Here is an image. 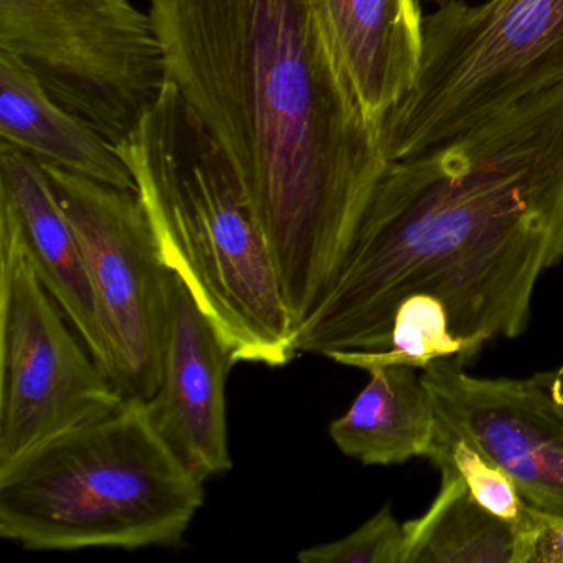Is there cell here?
I'll return each mask as SVG.
<instances>
[{
	"mask_svg": "<svg viewBox=\"0 0 563 563\" xmlns=\"http://www.w3.org/2000/svg\"><path fill=\"white\" fill-rule=\"evenodd\" d=\"M563 260V84L391 161L296 351H385L408 296L438 299L466 361L519 338Z\"/></svg>",
	"mask_w": 563,
	"mask_h": 563,
	"instance_id": "6da1fadb",
	"label": "cell"
},
{
	"mask_svg": "<svg viewBox=\"0 0 563 563\" xmlns=\"http://www.w3.org/2000/svg\"><path fill=\"white\" fill-rule=\"evenodd\" d=\"M167 80L239 173L296 331L388 166L306 0H151Z\"/></svg>",
	"mask_w": 563,
	"mask_h": 563,
	"instance_id": "7a4b0ae2",
	"label": "cell"
},
{
	"mask_svg": "<svg viewBox=\"0 0 563 563\" xmlns=\"http://www.w3.org/2000/svg\"><path fill=\"white\" fill-rule=\"evenodd\" d=\"M161 255L212 322L233 362L283 367L296 324L252 199L225 151L176 87L118 146Z\"/></svg>",
	"mask_w": 563,
	"mask_h": 563,
	"instance_id": "3957f363",
	"label": "cell"
},
{
	"mask_svg": "<svg viewBox=\"0 0 563 563\" xmlns=\"http://www.w3.org/2000/svg\"><path fill=\"white\" fill-rule=\"evenodd\" d=\"M203 481L126 397L0 474V537L29 550L174 547L203 504Z\"/></svg>",
	"mask_w": 563,
	"mask_h": 563,
	"instance_id": "277c9868",
	"label": "cell"
},
{
	"mask_svg": "<svg viewBox=\"0 0 563 563\" xmlns=\"http://www.w3.org/2000/svg\"><path fill=\"white\" fill-rule=\"evenodd\" d=\"M563 84V0L446 2L423 21L413 90L382 124L388 163Z\"/></svg>",
	"mask_w": 563,
	"mask_h": 563,
	"instance_id": "5b68a950",
	"label": "cell"
},
{
	"mask_svg": "<svg viewBox=\"0 0 563 563\" xmlns=\"http://www.w3.org/2000/svg\"><path fill=\"white\" fill-rule=\"evenodd\" d=\"M0 51L117 147L167 84L153 18L131 0H0Z\"/></svg>",
	"mask_w": 563,
	"mask_h": 563,
	"instance_id": "8992f818",
	"label": "cell"
},
{
	"mask_svg": "<svg viewBox=\"0 0 563 563\" xmlns=\"http://www.w3.org/2000/svg\"><path fill=\"white\" fill-rule=\"evenodd\" d=\"M64 318L0 199V474L126 398Z\"/></svg>",
	"mask_w": 563,
	"mask_h": 563,
	"instance_id": "52a82bcc",
	"label": "cell"
},
{
	"mask_svg": "<svg viewBox=\"0 0 563 563\" xmlns=\"http://www.w3.org/2000/svg\"><path fill=\"white\" fill-rule=\"evenodd\" d=\"M67 212L90 273L124 397L151 400L163 380L170 269L136 190L42 166Z\"/></svg>",
	"mask_w": 563,
	"mask_h": 563,
	"instance_id": "ba28073f",
	"label": "cell"
},
{
	"mask_svg": "<svg viewBox=\"0 0 563 563\" xmlns=\"http://www.w3.org/2000/svg\"><path fill=\"white\" fill-rule=\"evenodd\" d=\"M446 358L421 374L441 420L470 437L540 512L563 516V415L536 375L487 378Z\"/></svg>",
	"mask_w": 563,
	"mask_h": 563,
	"instance_id": "9c48e42d",
	"label": "cell"
},
{
	"mask_svg": "<svg viewBox=\"0 0 563 563\" xmlns=\"http://www.w3.org/2000/svg\"><path fill=\"white\" fill-rule=\"evenodd\" d=\"M232 365V352L170 273L163 380L146 401L161 437L203 483L232 470L225 394Z\"/></svg>",
	"mask_w": 563,
	"mask_h": 563,
	"instance_id": "30bf717a",
	"label": "cell"
},
{
	"mask_svg": "<svg viewBox=\"0 0 563 563\" xmlns=\"http://www.w3.org/2000/svg\"><path fill=\"white\" fill-rule=\"evenodd\" d=\"M0 199L14 212L32 265L45 289L97 364L114 382L117 362L77 232L44 167L34 157L2 143Z\"/></svg>",
	"mask_w": 563,
	"mask_h": 563,
	"instance_id": "8fae6325",
	"label": "cell"
},
{
	"mask_svg": "<svg viewBox=\"0 0 563 563\" xmlns=\"http://www.w3.org/2000/svg\"><path fill=\"white\" fill-rule=\"evenodd\" d=\"M365 117L380 126L413 90L423 55L420 0H306Z\"/></svg>",
	"mask_w": 563,
	"mask_h": 563,
	"instance_id": "7c38bea8",
	"label": "cell"
},
{
	"mask_svg": "<svg viewBox=\"0 0 563 563\" xmlns=\"http://www.w3.org/2000/svg\"><path fill=\"white\" fill-rule=\"evenodd\" d=\"M0 143L87 179L136 190L120 150L88 121L62 107L34 71L0 51Z\"/></svg>",
	"mask_w": 563,
	"mask_h": 563,
	"instance_id": "4fadbf2b",
	"label": "cell"
},
{
	"mask_svg": "<svg viewBox=\"0 0 563 563\" xmlns=\"http://www.w3.org/2000/svg\"><path fill=\"white\" fill-rule=\"evenodd\" d=\"M367 374L371 380L351 408L329 427L335 446L365 466L428 457L438 417L421 375L407 365H384Z\"/></svg>",
	"mask_w": 563,
	"mask_h": 563,
	"instance_id": "5bb4252c",
	"label": "cell"
},
{
	"mask_svg": "<svg viewBox=\"0 0 563 563\" xmlns=\"http://www.w3.org/2000/svg\"><path fill=\"white\" fill-rule=\"evenodd\" d=\"M423 516L404 523V563H517L519 526L484 509L450 467Z\"/></svg>",
	"mask_w": 563,
	"mask_h": 563,
	"instance_id": "9a60e30c",
	"label": "cell"
},
{
	"mask_svg": "<svg viewBox=\"0 0 563 563\" xmlns=\"http://www.w3.org/2000/svg\"><path fill=\"white\" fill-rule=\"evenodd\" d=\"M329 358L365 372L384 365H407L415 371H424L433 362L446 358L467 364L446 308L428 295L408 296L397 306L390 342L385 351L341 352Z\"/></svg>",
	"mask_w": 563,
	"mask_h": 563,
	"instance_id": "2e32d148",
	"label": "cell"
},
{
	"mask_svg": "<svg viewBox=\"0 0 563 563\" xmlns=\"http://www.w3.org/2000/svg\"><path fill=\"white\" fill-rule=\"evenodd\" d=\"M428 460L433 461L438 470H453L464 481L471 496L494 516L516 526L522 522L529 504L520 496L512 477L470 437L440 417Z\"/></svg>",
	"mask_w": 563,
	"mask_h": 563,
	"instance_id": "e0dca14e",
	"label": "cell"
},
{
	"mask_svg": "<svg viewBox=\"0 0 563 563\" xmlns=\"http://www.w3.org/2000/svg\"><path fill=\"white\" fill-rule=\"evenodd\" d=\"M404 523L385 506L354 532L301 550L298 559L302 563H404Z\"/></svg>",
	"mask_w": 563,
	"mask_h": 563,
	"instance_id": "ac0fdd59",
	"label": "cell"
},
{
	"mask_svg": "<svg viewBox=\"0 0 563 563\" xmlns=\"http://www.w3.org/2000/svg\"><path fill=\"white\" fill-rule=\"evenodd\" d=\"M517 563H563V516L529 506L519 523Z\"/></svg>",
	"mask_w": 563,
	"mask_h": 563,
	"instance_id": "d6986e66",
	"label": "cell"
},
{
	"mask_svg": "<svg viewBox=\"0 0 563 563\" xmlns=\"http://www.w3.org/2000/svg\"><path fill=\"white\" fill-rule=\"evenodd\" d=\"M537 382L545 391L553 407L563 415V364L553 371L539 372L536 374Z\"/></svg>",
	"mask_w": 563,
	"mask_h": 563,
	"instance_id": "ffe728a7",
	"label": "cell"
},
{
	"mask_svg": "<svg viewBox=\"0 0 563 563\" xmlns=\"http://www.w3.org/2000/svg\"><path fill=\"white\" fill-rule=\"evenodd\" d=\"M431 2H438V4H446V2H464V0H431Z\"/></svg>",
	"mask_w": 563,
	"mask_h": 563,
	"instance_id": "44dd1931",
	"label": "cell"
}]
</instances>
